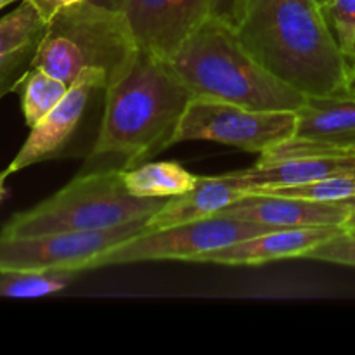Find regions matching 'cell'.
Returning <instances> with one entry per match:
<instances>
[{
	"mask_svg": "<svg viewBox=\"0 0 355 355\" xmlns=\"http://www.w3.org/2000/svg\"><path fill=\"white\" fill-rule=\"evenodd\" d=\"M193 94L168 61L139 51L104 97L99 134L80 172L127 170L173 146Z\"/></svg>",
	"mask_w": 355,
	"mask_h": 355,
	"instance_id": "6da1fadb",
	"label": "cell"
},
{
	"mask_svg": "<svg viewBox=\"0 0 355 355\" xmlns=\"http://www.w3.org/2000/svg\"><path fill=\"white\" fill-rule=\"evenodd\" d=\"M236 33L260 64L298 92H347L350 66L318 0H250Z\"/></svg>",
	"mask_w": 355,
	"mask_h": 355,
	"instance_id": "7a4b0ae2",
	"label": "cell"
},
{
	"mask_svg": "<svg viewBox=\"0 0 355 355\" xmlns=\"http://www.w3.org/2000/svg\"><path fill=\"white\" fill-rule=\"evenodd\" d=\"M168 64L193 97L262 111H297L307 97L260 64L234 28L215 17L194 31Z\"/></svg>",
	"mask_w": 355,
	"mask_h": 355,
	"instance_id": "3957f363",
	"label": "cell"
},
{
	"mask_svg": "<svg viewBox=\"0 0 355 355\" xmlns=\"http://www.w3.org/2000/svg\"><path fill=\"white\" fill-rule=\"evenodd\" d=\"M139 45L121 10L83 0L55 14L47 24L33 68L71 85L87 68L106 73L107 87L134 64Z\"/></svg>",
	"mask_w": 355,
	"mask_h": 355,
	"instance_id": "277c9868",
	"label": "cell"
},
{
	"mask_svg": "<svg viewBox=\"0 0 355 355\" xmlns=\"http://www.w3.org/2000/svg\"><path fill=\"white\" fill-rule=\"evenodd\" d=\"M165 203L166 198L132 196L120 170L80 172L51 198L14 215L2 227L0 238L103 231L135 218L153 217Z\"/></svg>",
	"mask_w": 355,
	"mask_h": 355,
	"instance_id": "5b68a950",
	"label": "cell"
},
{
	"mask_svg": "<svg viewBox=\"0 0 355 355\" xmlns=\"http://www.w3.org/2000/svg\"><path fill=\"white\" fill-rule=\"evenodd\" d=\"M107 76L96 68H87L69 85L61 103L42 118L17 151L7 172L16 173L26 166L49 159L89 156L99 134L104 111Z\"/></svg>",
	"mask_w": 355,
	"mask_h": 355,
	"instance_id": "8992f818",
	"label": "cell"
},
{
	"mask_svg": "<svg viewBox=\"0 0 355 355\" xmlns=\"http://www.w3.org/2000/svg\"><path fill=\"white\" fill-rule=\"evenodd\" d=\"M272 229L279 227H270L259 222L218 214L187 224L141 232L128 241L101 253L92 262L90 269L135 262H156V260L200 262L201 257L214 250L225 248Z\"/></svg>",
	"mask_w": 355,
	"mask_h": 355,
	"instance_id": "52a82bcc",
	"label": "cell"
},
{
	"mask_svg": "<svg viewBox=\"0 0 355 355\" xmlns=\"http://www.w3.org/2000/svg\"><path fill=\"white\" fill-rule=\"evenodd\" d=\"M297 111L250 110L210 97H193L173 142L211 141L248 153H262L295 137Z\"/></svg>",
	"mask_w": 355,
	"mask_h": 355,
	"instance_id": "ba28073f",
	"label": "cell"
},
{
	"mask_svg": "<svg viewBox=\"0 0 355 355\" xmlns=\"http://www.w3.org/2000/svg\"><path fill=\"white\" fill-rule=\"evenodd\" d=\"M149 217L103 231H66L0 238V274L85 272L106 250L146 231Z\"/></svg>",
	"mask_w": 355,
	"mask_h": 355,
	"instance_id": "9c48e42d",
	"label": "cell"
},
{
	"mask_svg": "<svg viewBox=\"0 0 355 355\" xmlns=\"http://www.w3.org/2000/svg\"><path fill=\"white\" fill-rule=\"evenodd\" d=\"M211 0H125L127 17L139 49L172 59L210 17Z\"/></svg>",
	"mask_w": 355,
	"mask_h": 355,
	"instance_id": "30bf717a",
	"label": "cell"
},
{
	"mask_svg": "<svg viewBox=\"0 0 355 355\" xmlns=\"http://www.w3.org/2000/svg\"><path fill=\"white\" fill-rule=\"evenodd\" d=\"M220 215L259 222L270 227H343L350 218V210L343 203L304 200V198L276 196V194H248L229 205Z\"/></svg>",
	"mask_w": 355,
	"mask_h": 355,
	"instance_id": "8fae6325",
	"label": "cell"
},
{
	"mask_svg": "<svg viewBox=\"0 0 355 355\" xmlns=\"http://www.w3.org/2000/svg\"><path fill=\"white\" fill-rule=\"evenodd\" d=\"M345 231L343 227H279L214 250L200 262L218 266H263L286 259H305L311 250Z\"/></svg>",
	"mask_w": 355,
	"mask_h": 355,
	"instance_id": "7c38bea8",
	"label": "cell"
},
{
	"mask_svg": "<svg viewBox=\"0 0 355 355\" xmlns=\"http://www.w3.org/2000/svg\"><path fill=\"white\" fill-rule=\"evenodd\" d=\"M47 24L28 0L0 17V96L19 89L24 76L33 68Z\"/></svg>",
	"mask_w": 355,
	"mask_h": 355,
	"instance_id": "4fadbf2b",
	"label": "cell"
},
{
	"mask_svg": "<svg viewBox=\"0 0 355 355\" xmlns=\"http://www.w3.org/2000/svg\"><path fill=\"white\" fill-rule=\"evenodd\" d=\"M248 196L232 173L220 177H198V184L187 193L166 198V203L149 217L146 231L187 224L218 215L225 207Z\"/></svg>",
	"mask_w": 355,
	"mask_h": 355,
	"instance_id": "5bb4252c",
	"label": "cell"
},
{
	"mask_svg": "<svg viewBox=\"0 0 355 355\" xmlns=\"http://www.w3.org/2000/svg\"><path fill=\"white\" fill-rule=\"evenodd\" d=\"M295 137L355 146V94L305 97L297 110Z\"/></svg>",
	"mask_w": 355,
	"mask_h": 355,
	"instance_id": "9a60e30c",
	"label": "cell"
},
{
	"mask_svg": "<svg viewBox=\"0 0 355 355\" xmlns=\"http://www.w3.org/2000/svg\"><path fill=\"white\" fill-rule=\"evenodd\" d=\"M125 187L137 198H173L187 193L198 177L173 162H146L123 172Z\"/></svg>",
	"mask_w": 355,
	"mask_h": 355,
	"instance_id": "2e32d148",
	"label": "cell"
},
{
	"mask_svg": "<svg viewBox=\"0 0 355 355\" xmlns=\"http://www.w3.org/2000/svg\"><path fill=\"white\" fill-rule=\"evenodd\" d=\"M69 85L44 69L31 68L21 83V107L28 127L47 116L68 92Z\"/></svg>",
	"mask_w": 355,
	"mask_h": 355,
	"instance_id": "e0dca14e",
	"label": "cell"
},
{
	"mask_svg": "<svg viewBox=\"0 0 355 355\" xmlns=\"http://www.w3.org/2000/svg\"><path fill=\"white\" fill-rule=\"evenodd\" d=\"M76 272L0 274V298H42L59 293L73 283Z\"/></svg>",
	"mask_w": 355,
	"mask_h": 355,
	"instance_id": "ac0fdd59",
	"label": "cell"
},
{
	"mask_svg": "<svg viewBox=\"0 0 355 355\" xmlns=\"http://www.w3.org/2000/svg\"><path fill=\"white\" fill-rule=\"evenodd\" d=\"M250 194H276V196H291L304 198V200L314 201H329V203H340L350 198H355V173L333 179L315 180V182L300 184V186L272 187V189H262Z\"/></svg>",
	"mask_w": 355,
	"mask_h": 355,
	"instance_id": "d6986e66",
	"label": "cell"
},
{
	"mask_svg": "<svg viewBox=\"0 0 355 355\" xmlns=\"http://www.w3.org/2000/svg\"><path fill=\"white\" fill-rule=\"evenodd\" d=\"M324 19L349 66L355 58V0H328L321 6Z\"/></svg>",
	"mask_w": 355,
	"mask_h": 355,
	"instance_id": "ffe728a7",
	"label": "cell"
},
{
	"mask_svg": "<svg viewBox=\"0 0 355 355\" xmlns=\"http://www.w3.org/2000/svg\"><path fill=\"white\" fill-rule=\"evenodd\" d=\"M305 259L355 267V238L343 231L342 234L335 236V238L328 239V241L321 243L314 250H311Z\"/></svg>",
	"mask_w": 355,
	"mask_h": 355,
	"instance_id": "44dd1931",
	"label": "cell"
},
{
	"mask_svg": "<svg viewBox=\"0 0 355 355\" xmlns=\"http://www.w3.org/2000/svg\"><path fill=\"white\" fill-rule=\"evenodd\" d=\"M248 2L250 0H211L210 17H215L238 30L239 24L245 19Z\"/></svg>",
	"mask_w": 355,
	"mask_h": 355,
	"instance_id": "7402d4cb",
	"label": "cell"
},
{
	"mask_svg": "<svg viewBox=\"0 0 355 355\" xmlns=\"http://www.w3.org/2000/svg\"><path fill=\"white\" fill-rule=\"evenodd\" d=\"M28 2H30L31 6L38 10V14L49 23V21H51L55 14L61 12L62 9H66V7L69 6H75V3L78 2H83V0H28Z\"/></svg>",
	"mask_w": 355,
	"mask_h": 355,
	"instance_id": "603a6c76",
	"label": "cell"
},
{
	"mask_svg": "<svg viewBox=\"0 0 355 355\" xmlns=\"http://www.w3.org/2000/svg\"><path fill=\"white\" fill-rule=\"evenodd\" d=\"M89 2L97 3V6H103V7H106V9H111V10H121L125 0H89Z\"/></svg>",
	"mask_w": 355,
	"mask_h": 355,
	"instance_id": "cb8c5ba5",
	"label": "cell"
},
{
	"mask_svg": "<svg viewBox=\"0 0 355 355\" xmlns=\"http://www.w3.org/2000/svg\"><path fill=\"white\" fill-rule=\"evenodd\" d=\"M9 175L10 173L7 172V168L3 170V172H0V201H2L3 196H6V180Z\"/></svg>",
	"mask_w": 355,
	"mask_h": 355,
	"instance_id": "d4e9b609",
	"label": "cell"
},
{
	"mask_svg": "<svg viewBox=\"0 0 355 355\" xmlns=\"http://www.w3.org/2000/svg\"><path fill=\"white\" fill-rule=\"evenodd\" d=\"M347 92L355 94V62L350 66V73H349V85H347Z\"/></svg>",
	"mask_w": 355,
	"mask_h": 355,
	"instance_id": "484cf974",
	"label": "cell"
},
{
	"mask_svg": "<svg viewBox=\"0 0 355 355\" xmlns=\"http://www.w3.org/2000/svg\"><path fill=\"white\" fill-rule=\"evenodd\" d=\"M345 232H349L350 236H354V238H355V215H350V218L347 220Z\"/></svg>",
	"mask_w": 355,
	"mask_h": 355,
	"instance_id": "4316f807",
	"label": "cell"
},
{
	"mask_svg": "<svg viewBox=\"0 0 355 355\" xmlns=\"http://www.w3.org/2000/svg\"><path fill=\"white\" fill-rule=\"evenodd\" d=\"M340 203L345 205V207L350 210V214L355 215V198H350V200H347V201H340Z\"/></svg>",
	"mask_w": 355,
	"mask_h": 355,
	"instance_id": "83f0119b",
	"label": "cell"
},
{
	"mask_svg": "<svg viewBox=\"0 0 355 355\" xmlns=\"http://www.w3.org/2000/svg\"><path fill=\"white\" fill-rule=\"evenodd\" d=\"M12 2H17V0H0V9H3V7L10 6Z\"/></svg>",
	"mask_w": 355,
	"mask_h": 355,
	"instance_id": "f1b7e54d",
	"label": "cell"
},
{
	"mask_svg": "<svg viewBox=\"0 0 355 355\" xmlns=\"http://www.w3.org/2000/svg\"><path fill=\"white\" fill-rule=\"evenodd\" d=\"M326 2H328V0H318V3H319V6H324Z\"/></svg>",
	"mask_w": 355,
	"mask_h": 355,
	"instance_id": "f546056e",
	"label": "cell"
},
{
	"mask_svg": "<svg viewBox=\"0 0 355 355\" xmlns=\"http://www.w3.org/2000/svg\"><path fill=\"white\" fill-rule=\"evenodd\" d=\"M2 97H3V96H0V99H2Z\"/></svg>",
	"mask_w": 355,
	"mask_h": 355,
	"instance_id": "4dcf8cb0",
	"label": "cell"
},
{
	"mask_svg": "<svg viewBox=\"0 0 355 355\" xmlns=\"http://www.w3.org/2000/svg\"><path fill=\"white\" fill-rule=\"evenodd\" d=\"M354 62H355V58H354Z\"/></svg>",
	"mask_w": 355,
	"mask_h": 355,
	"instance_id": "1f68e13d",
	"label": "cell"
}]
</instances>
